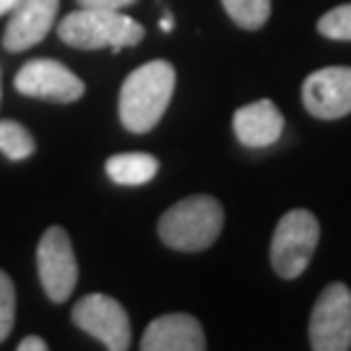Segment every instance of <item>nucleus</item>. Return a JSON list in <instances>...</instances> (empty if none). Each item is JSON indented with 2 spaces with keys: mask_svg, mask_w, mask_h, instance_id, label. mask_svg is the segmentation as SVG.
Instances as JSON below:
<instances>
[{
  "mask_svg": "<svg viewBox=\"0 0 351 351\" xmlns=\"http://www.w3.org/2000/svg\"><path fill=\"white\" fill-rule=\"evenodd\" d=\"M175 81V68L167 60H151L136 68L120 88V123L130 133H149L167 112Z\"/></svg>",
  "mask_w": 351,
  "mask_h": 351,
  "instance_id": "obj_1",
  "label": "nucleus"
},
{
  "mask_svg": "<svg viewBox=\"0 0 351 351\" xmlns=\"http://www.w3.org/2000/svg\"><path fill=\"white\" fill-rule=\"evenodd\" d=\"M224 226V208L211 195H193L175 203L159 219V237L167 247L198 252L211 247Z\"/></svg>",
  "mask_w": 351,
  "mask_h": 351,
  "instance_id": "obj_2",
  "label": "nucleus"
},
{
  "mask_svg": "<svg viewBox=\"0 0 351 351\" xmlns=\"http://www.w3.org/2000/svg\"><path fill=\"white\" fill-rule=\"evenodd\" d=\"M58 34L65 45L75 50H99V47H112V52H120L123 47L138 45L146 29L125 16L123 11H104V8H78L68 13Z\"/></svg>",
  "mask_w": 351,
  "mask_h": 351,
  "instance_id": "obj_3",
  "label": "nucleus"
},
{
  "mask_svg": "<svg viewBox=\"0 0 351 351\" xmlns=\"http://www.w3.org/2000/svg\"><path fill=\"white\" fill-rule=\"evenodd\" d=\"M320 239V224L310 211L297 208L281 216L274 242H271V263L281 278H297L313 261V252Z\"/></svg>",
  "mask_w": 351,
  "mask_h": 351,
  "instance_id": "obj_4",
  "label": "nucleus"
},
{
  "mask_svg": "<svg viewBox=\"0 0 351 351\" xmlns=\"http://www.w3.org/2000/svg\"><path fill=\"white\" fill-rule=\"evenodd\" d=\"M310 346L315 351L351 349V291L346 284H328L310 317Z\"/></svg>",
  "mask_w": 351,
  "mask_h": 351,
  "instance_id": "obj_5",
  "label": "nucleus"
},
{
  "mask_svg": "<svg viewBox=\"0 0 351 351\" xmlns=\"http://www.w3.org/2000/svg\"><path fill=\"white\" fill-rule=\"evenodd\" d=\"M37 271L50 302H65L78 284V263L71 237L63 226H50L37 247Z\"/></svg>",
  "mask_w": 351,
  "mask_h": 351,
  "instance_id": "obj_6",
  "label": "nucleus"
},
{
  "mask_svg": "<svg viewBox=\"0 0 351 351\" xmlns=\"http://www.w3.org/2000/svg\"><path fill=\"white\" fill-rule=\"evenodd\" d=\"M73 323L110 351H125L130 346V320L125 307L107 294H86L75 302Z\"/></svg>",
  "mask_w": 351,
  "mask_h": 351,
  "instance_id": "obj_7",
  "label": "nucleus"
},
{
  "mask_svg": "<svg viewBox=\"0 0 351 351\" xmlns=\"http://www.w3.org/2000/svg\"><path fill=\"white\" fill-rule=\"evenodd\" d=\"M16 91L24 97H34V99L58 101V104H71L84 97V81L65 68L58 60L50 58H39V60H29L21 65V71L13 78Z\"/></svg>",
  "mask_w": 351,
  "mask_h": 351,
  "instance_id": "obj_8",
  "label": "nucleus"
},
{
  "mask_svg": "<svg viewBox=\"0 0 351 351\" xmlns=\"http://www.w3.org/2000/svg\"><path fill=\"white\" fill-rule=\"evenodd\" d=\"M307 112L320 120H339L351 112V68H320L302 84Z\"/></svg>",
  "mask_w": 351,
  "mask_h": 351,
  "instance_id": "obj_9",
  "label": "nucleus"
},
{
  "mask_svg": "<svg viewBox=\"0 0 351 351\" xmlns=\"http://www.w3.org/2000/svg\"><path fill=\"white\" fill-rule=\"evenodd\" d=\"M60 0H19L8 13V26L3 32V47L8 52H24L39 45L50 34L58 19Z\"/></svg>",
  "mask_w": 351,
  "mask_h": 351,
  "instance_id": "obj_10",
  "label": "nucleus"
},
{
  "mask_svg": "<svg viewBox=\"0 0 351 351\" xmlns=\"http://www.w3.org/2000/svg\"><path fill=\"white\" fill-rule=\"evenodd\" d=\"M143 351H203L206 336L201 323L185 313L162 315L151 320L141 339Z\"/></svg>",
  "mask_w": 351,
  "mask_h": 351,
  "instance_id": "obj_11",
  "label": "nucleus"
},
{
  "mask_svg": "<svg viewBox=\"0 0 351 351\" xmlns=\"http://www.w3.org/2000/svg\"><path fill=\"white\" fill-rule=\"evenodd\" d=\"M234 133L242 146L247 149H265L274 146L284 133V114L271 99H261L245 104L234 112Z\"/></svg>",
  "mask_w": 351,
  "mask_h": 351,
  "instance_id": "obj_12",
  "label": "nucleus"
},
{
  "mask_svg": "<svg viewBox=\"0 0 351 351\" xmlns=\"http://www.w3.org/2000/svg\"><path fill=\"white\" fill-rule=\"evenodd\" d=\"M107 177L117 182V185H128V188H136V185H146L151 182L156 172H159V162L143 154V151H130V154H114L104 164Z\"/></svg>",
  "mask_w": 351,
  "mask_h": 351,
  "instance_id": "obj_13",
  "label": "nucleus"
},
{
  "mask_svg": "<svg viewBox=\"0 0 351 351\" xmlns=\"http://www.w3.org/2000/svg\"><path fill=\"white\" fill-rule=\"evenodd\" d=\"M37 149L34 136L16 120H0V154H5L13 162L29 159Z\"/></svg>",
  "mask_w": 351,
  "mask_h": 351,
  "instance_id": "obj_14",
  "label": "nucleus"
},
{
  "mask_svg": "<svg viewBox=\"0 0 351 351\" xmlns=\"http://www.w3.org/2000/svg\"><path fill=\"white\" fill-rule=\"evenodd\" d=\"M229 19L242 29H261L271 16V0H221Z\"/></svg>",
  "mask_w": 351,
  "mask_h": 351,
  "instance_id": "obj_15",
  "label": "nucleus"
},
{
  "mask_svg": "<svg viewBox=\"0 0 351 351\" xmlns=\"http://www.w3.org/2000/svg\"><path fill=\"white\" fill-rule=\"evenodd\" d=\"M317 32L328 39H341L351 42V3L330 8V11L317 21Z\"/></svg>",
  "mask_w": 351,
  "mask_h": 351,
  "instance_id": "obj_16",
  "label": "nucleus"
},
{
  "mask_svg": "<svg viewBox=\"0 0 351 351\" xmlns=\"http://www.w3.org/2000/svg\"><path fill=\"white\" fill-rule=\"evenodd\" d=\"M16 323V289L5 271H0V343L11 336Z\"/></svg>",
  "mask_w": 351,
  "mask_h": 351,
  "instance_id": "obj_17",
  "label": "nucleus"
},
{
  "mask_svg": "<svg viewBox=\"0 0 351 351\" xmlns=\"http://www.w3.org/2000/svg\"><path fill=\"white\" fill-rule=\"evenodd\" d=\"M136 0H78L81 8H104V11H120Z\"/></svg>",
  "mask_w": 351,
  "mask_h": 351,
  "instance_id": "obj_18",
  "label": "nucleus"
},
{
  "mask_svg": "<svg viewBox=\"0 0 351 351\" xmlns=\"http://www.w3.org/2000/svg\"><path fill=\"white\" fill-rule=\"evenodd\" d=\"M19 351H47V343L39 336H26L24 341H19Z\"/></svg>",
  "mask_w": 351,
  "mask_h": 351,
  "instance_id": "obj_19",
  "label": "nucleus"
},
{
  "mask_svg": "<svg viewBox=\"0 0 351 351\" xmlns=\"http://www.w3.org/2000/svg\"><path fill=\"white\" fill-rule=\"evenodd\" d=\"M19 0H0V16H5V13L13 11V5H16Z\"/></svg>",
  "mask_w": 351,
  "mask_h": 351,
  "instance_id": "obj_20",
  "label": "nucleus"
},
{
  "mask_svg": "<svg viewBox=\"0 0 351 351\" xmlns=\"http://www.w3.org/2000/svg\"><path fill=\"white\" fill-rule=\"evenodd\" d=\"M172 24H175V21H172V16H169V13H167V16H164L162 21H159V26H162V32H172Z\"/></svg>",
  "mask_w": 351,
  "mask_h": 351,
  "instance_id": "obj_21",
  "label": "nucleus"
},
{
  "mask_svg": "<svg viewBox=\"0 0 351 351\" xmlns=\"http://www.w3.org/2000/svg\"><path fill=\"white\" fill-rule=\"evenodd\" d=\"M0 94H3V91H0Z\"/></svg>",
  "mask_w": 351,
  "mask_h": 351,
  "instance_id": "obj_22",
  "label": "nucleus"
}]
</instances>
